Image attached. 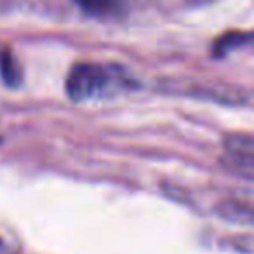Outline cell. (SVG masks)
<instances>
[{"label": "cell", "instance_id": "obj_1", "mask_svg": "<svg viewBox=\"0 0 254 254\" xmlns=\"http://www.w3.org/2000/svg\"><path fill=\"white\" fill-rule=\"evenodd\" d=\"M131 80L119 66L101 63L75 64L66 77V92L73 101L103 98L129 87Z\"/></svg>", "mask_w": 254, "mask_h": 254}, {"label": "cell", "instance_id": "obj_2", "mask_svg": "<svg viewBox=\"0 0 254 254\" xmlns=\"http://www.w3.org/2000/svg\"><path fill=\"white\" fill-rule=\"evenodd\" d=\"M225 164L237 174L253 180L254 145L251 134H228L223 141Z\"/></svg>", "mask_w": 254, "mask_h": 254}, {"label": "cell", "instance_id": "obj_3", "mask_svg": "<svg viewBox=\"0 0 254 254\" xmlns=\"http://www.w3.org/2000/svg\"><path fill=\"white\" fill-rule=\"evenodd\" d=\"M75 2L87 14L99 16V18L115 14V12H119L120 7V0H75Z\"/></svg>", "mask_w": 254, "mask_h": 254}, {"label": "cell", "instance_id": "obj_4", "mask_svg": "<svg viewBox=\"0 0 254 254\" xmlns=\"http://www.w3.org/2000/svg\"><path fill=\"white\" fill-rule=\"evenodd\" d=\"M251 39L249 33H242V32H235V33H228L223 39H219L216 42V54H226L233 49V47H240L242 44H247Z\"/></svg>", "mask_w": 254, "mask_h": 254}, {"label": "cell", "instance_id": "obj_5", "mask_svg": "<svg viewBox=\"0 0 254 254\" xmlns=\"http://www.w3.org/2000/svg\"><path fill=\"white\" fill-rule=\"evenodd\" d=\"M0 70H2V77L7 84H19L21 77H19V66L16 64V61L11 58L9 53H2L0 58Z\"/></svg>", "mask_w": 254, "mask_h": 254}]
</instances>
